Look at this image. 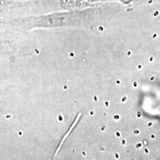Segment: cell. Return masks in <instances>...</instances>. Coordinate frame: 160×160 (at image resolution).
<instances>
[]
</instances>
